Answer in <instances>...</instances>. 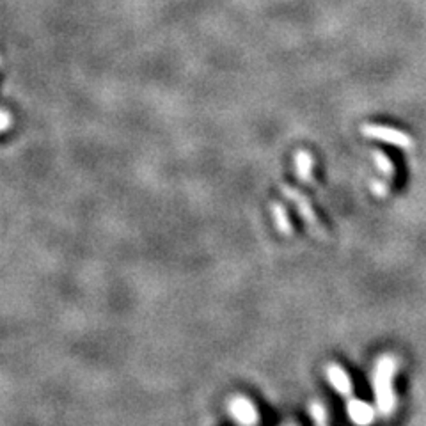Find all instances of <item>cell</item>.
Returning a JSON list of instances; mask_svg holds the SVG:
<instances>
[{
    "label": "cell",
    "instance_id": "cell-1",
    "mask_svg": "<svg viewBox=\"0 0 426 426\" xmlns=\"http://www.w3.org/2000/svg\"><path fill=\"white\" fill-rule=\"evenodd\" d=\"M397 366V359L391 357V355H384V357L378 359L377 368H375V398H377L378 411L384 415H391L394 411V405H397V397H394V389H392Z\"/></svg>",
    "mask_w": 426,
    "mask_h": 426
},
{
    "label": "cell",
    "instance_id": "cell-2",
    "mask_svg": "<svg viewBox=\"0 0 426 426\" xmlns=\"http://www.w3.org/2000/svg\"><path fill=\"white\" fill-rule=\"evenodd\" d=\"M283 194L291 201V203H293V206L297 208V211L300 213V217L304 219V222L309 226V229L313 231V233H317L318 237H321V238L327 237V233H325L320 219H318L317 211H314V208L311 206V203L307 201V197L304 196V194L298 192L297 189H293V187H288V185L283 187Z\"/></svg>",
    "mask_w": 426,
    "mask_h": 426
},
{
    "label": "cell",
    "instance_id": "cell-3",
    "mask_svg": "<svg viewBox=\"0 0 426 426\" xmlns=\"http://www.w3.org/2000/svg\"><path fill=\"white\" fill-rule=\"evenodd\" d=\"M362 135L370 137V139L382 140V142H387L391 146L401 147V149H411L414 146V140L407 135L405 132H400L397 128H391V126H382V125H364L361 128Z\"/></svg>",
    "mask_w": 426,
    "mask_h": 426
},
{
    "label": "cell",
    "instance_id": "cell-4",
    "mask_svg": "<svg viewBox=\"0 0 426 426\" xmlns=\"http://www.w3.org/2000/svg\"><path fill=\"white\" fill-rule=\"evenodd\" d=\"M229 411L231 415L237 419L238 425L241 426H254L258 421H260L258 408L254 407V404L249 400V398H244V397L234 398V400L229 404Z\"/></svg>",
    "mask_w": 426,
    "mask_h": 426
},
{
    "label": "cell",
    "instance_id": "cell-5",
    "mask_svg": "<svg viewBox=\"0 0 426 426\" xmlns=\"http://www.w3.org/2000/svg\"><path fill=\"white\" fill-rule=\"evenodd\" d=\"M325 375H327L332 387L336 389L341 397H352V380L345 368H341L340 364H328L325 368Z\"/></svg>",
    "mask_w": 426,
    "mask_h": 426
},
{
    "label": "cell",
    "instance_id": "cell-6",
    "mask_svg": "<svg viewBox=\"0 0 426 426\" xmlns=\"http://www.w3.org/2000/svg\"><path fill=\"white\" fill-rule=\"evenodd\" d=\"M348 415H350L352 421L359 426H368L375 418V411L370 404L366 401L357 400V398H350L347 405Z\"/></svg>",
    "mask_w": 426,
    "mask_h": 426
},
{
    "label": "cell",
    "instance_id": "cell-7",
    "mask_svg": "<svg viewBox=\"0 0 426 426\" xmlns=\"http://www.w3.org/2000/svg\"><path fill=\"white\" fill-rule=\"evenodd\" d=\"M313 167L314 160L311 157V153L307 151H297L295 153V173H297L298 180H302L304 183H313Z\"/></svg>",
    "mask_w": 426,
    "mask_h": 426
},
{
    "label": "cell",
    "instance_id": "cell-8",
    "mask_svg": "<svg viewBox=\"0 0 426 426\" xmlns=\"http://www.w3.org/2000/svg\"><path fill=\"white\" fill-rule=\"evenodd\" d=\"M272 211H274V220H276V226L277 229H279V233L290 237V234L293 233V227H291V222L290 219H288V213L286 210H284L283 204L276 203L272 206Z\"/></svg>",
    "mask_w": 426,
    "mask_h": 426
},
{
    "label": "cell",
    "instance_id": "cell-9",
    "mask_svg": "<svg viewBox=\"0 0 426 426\" xmlns=\"http://www.w3.org/2000/svg\"><path fill=\"white\" fill-rule=\"evenodd\" d=\"M373 157H375V164H377L378 171H380L385 178L394 176V166H392L391 160L387 159V155H384L382 151H375Z\"/></svg>",
    "mask_w": 426,
    "mask_h": 426
},
{
    "label": "cell",
    "instance_id": "cell-10",
    "mask_svg": "<svg viewBox=\"0 0 426 426\" xmlns=\"http://www.w3.org/2000/svg\"><path fill=\"white\" fill-rule=\"evenodd\" d=\"M309 414H311V418H313L314 425H317V426H331V425H328L327 411H325V408L321 407L320 404H311L309 405Z\"/></svg>",
    "mask_w": 426,
    "mask_h": 426
},
{
    "label": "cell",
    "instance_id": "cell-11",
    "mask_svg": "<svg viewBox=\"0 0 426 426\" xmlns=\"http://www.w3.org/2000/svg\"><path fill=\"white\" fill-rule=\"evenodd\" d=\"M371 190H373L375 196L384 197L385 194H387V185H385V183H382V181H375L373 187H371Z\"/></svg>",
    "mask_w": 426,
    "mask_h": 426
},
{
    "label": "cell",
    "instance_id": "cell-12",
    "mask_svg": "<svg viewBox=\"0 0 426 426\" xmlns=\"http://www.w3.org/2000/svg\"><path fill=\"white\" fill-rule=\"evenodd\" d=\"M8 126H9V112L8 110H4V112H2V130H8Z\"/></svg>",
    "mask_w": 426,
    "mask_h": 426
}]
</instances>
